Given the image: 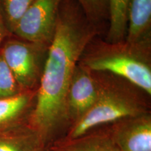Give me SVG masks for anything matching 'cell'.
<instances>
[{
	"label": "cell",
	"instance_id": "1",
	"mask_svg": "<svg viewBox=\"0 0 151 151\" xmlns=\"http://www.w3.org/2000/svg\"><path fill=\"white\" fill-rule=\"evenodd\" d=\"M97 33L75 0H62L27 124L46 145L66 122L68 88L85 49Z\"/></svg>",
	"mask_w": 151,
	"mask_h": 151
},
{
	"label": "cell",
	"instance_id": "2",
	"mask_svg": "<svg viewBox=\"0 0 151 151\" xmlns=\"http://www.w3.org/2000/svg\"><path fill=\"white\" fill-rule=\"evenodd\" d=\"M79 62L90 71L110 73L151 94L150 43L90 41Z\"/></svg>",
	"mask_w": 151,
	"mask_h": 151
},
{
	"label": "cell",
	"instance_id": "3",
	"mask_svg": "<svg viewBox=\"0 0 151 151\" xmlns=\"http://www.w3.org/2000/svg\"><path fill=\"white\" fill-rule=\"evenodd\" d=\"M100 91L97 101L71 127L65 139H73L103 124L147 113V106L137 93V87L110 73L97 72Z\"/></svg>",
	"mask_w": 151,
	"mask_h": 151
},
{
	"label": "cell",
	"instance_id": "4",
	"mask_svg": "<svg viewBox=\"0 0 151 151\" xmlns=\"http://www.w3.org/2000/svg\"><path fill=\"white\" fill-rule=\"evenodd\" d=\"M48 49L45 46L11 39L4 45L0 53L22 90H35L41 73V55Z\"/></svg>",
	"mask_w": 151,
	"mask_h": 151
},
{
	"label": "cell",
	"instance_id": "5",
	"mask_svg": "<svg viewBox=\"0 0 151 151\" xmlns=\"http://www.w3.org/2000/svg\"><path fill=\"white\" fill-rule=\"evenodd\" d=\"M62 0H36L19 20L13 33L28 42L48 48L55 30Z\"/></svg>",
	"mask_w": 151,
	"mask_h": 151
},
{
	"label": "cell",
	"instance_id": "6",
	"mask_svg": "<svg viewBox=\"0 0 151 151\" xmlns=\"http://www.w3.org/2000/svg\"><path fill=\"white\" fill-rule=\"evenodd\" d=\"M99 91L97 72L90 71L78 62L68 88L66 122H71L72 126L80 120L97 101Z\"/></svg>",
	"mask_w": 151,
	"mask_h": 151
},
{
	"label": "cell",
	"instance_id": "7",
	"mask_svg": "<svg viewBox=\"0 0 151 151\" xmlns=\"http://www.w3.org/2000/svg\"><path fill=\"white\" fill-rule=\"evenodd\" d=\"M109 130L122 151H151V117L148 113L113 122Z\"/></svg>",
	"mask_w": 151,
	"mask_h": 151
},
{
	"label": "cell",
	"instance_id": "8",
	"mask_svg": "<svg viewBox=\"0 0 151 151\" xmlns=\"http://www.w3.org/2000/svg\"><path fill=\"white\" fill-rule=\"evenodd\" d=\"M45 147L27 122L0 129V151H45Z\"/></svg>",
	"mask_w": 151,
	"mask_h": 151
},
{
	"label": "cell",
	"instance_id": "9",
	"mask_svg": "<svg viewBox=\"0 0 151 151\" xmlns=\"http://www.w3.org/2000/svg\"><path fill=\"white\" fill-rule=\"evenodd\" d=\"M151 0H129L127 27L124 40L129 43H150Z\"/></svg>",
	"mask_w": 151,
	"mask_h": 151
},
{
	"label": "cell",
	"instance_id": "10",
	"mask_svg": "<svg viewBox=\"0 0 151 151\" xmlns=\"http://www.w3.org/2000/svg\"><path fill=\"white\" fill-rule=\"evenodd\" d=\"M50 151H122L109 130L91 131L73 139L57 141Z\"/></svg>",
	"mask_w": 151,
	"mask_h": 151
},
{
	"label": "cell",
	"instance_id": "11",
	"mask_svg": "<svg viewBox=\"0 0 151 151\" xmlns=\"http://www.w3.org/2000/svg\"><path fill=\"white\" fill-rule=\"evenodd\" d=\"M35 95L36 90H24L14 97L0 99V129L27 122Z\"/></svg>",
	"mask_w": 151,
	"mask_h": 151
},
{
	"label": "cell",
	"instance_id": "12",
	"mask_svg": "<svg viewBox=\"0 0 151 151\" xmlns=\"http://www.w3.org/2000/svg\"><path fill=\"white\" fill-rule=\"evenodd\" d=\"M129 0H110L109 29L107 41L116 43L125 39L127 27V6Z\"/></svg>",
	"mask_w": 151,
	"mask_h": 151
},
{
	"label": "cell",
	"instance_id": "13",
	"mask_svg": "<svg viewBox=\"0 0 151 151\" xmlns=\"http://www.w3.org/2000/svg\"><path fill=\"white\" fill-rule=\"evenodd\" d=\"M36 0H0V6L6 26L13 32L19 20Z\"/></svg>",
	"mask_w": 151,
	"mask_h": 151
},
{
	"label": "cell",
	"instance_id": "14",
	"mask_svg": "<svg viewBox=\"0 0 151 151\" xmlns=\"http://www.w3.org/2000/svg\"><path fill=\"white\" fill-rule=\"evenodd\" d=\"M22 90L0 53V99L14 97Z\"/></svg>",
	"mask_w": 151,
	"mask_h": 151
},
{
	"label": "cell",
	"instance_id": "15",
	"mask_svg": "<svg viewBox=\"0 0 151 151\" xmlns=\"http://www.w3.org/2000/svg\"><path fill=\"white\" fill-rule=\"evenodd\" d=\"M92 23L108 18L110 0H75Z\"/></svg>",
	"mask_w": 151,
	"mask_h": 151
},
{
	"label": "cell",
	"instance_id": "16",
	"mask_svg": "<svg viewBox=\"0 0 151 151\" xmlns=\"http://www.w3.org/2000/svg\"><path fill=\"white\" fill-rule=\"evenodd\" d=\"M8 29H7L4 20L2 13L1 10V6H0V46H1V43L3 42L4 39L7 35L8 33Z\"/></svg>",
	"mask_w": 151,
	"mask_h": 151
}]
</instances>
